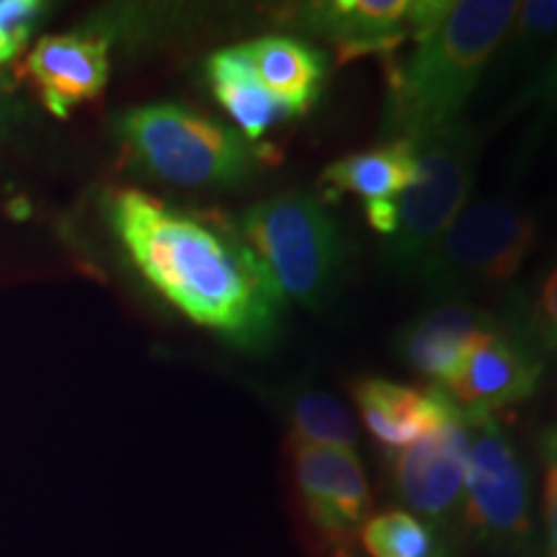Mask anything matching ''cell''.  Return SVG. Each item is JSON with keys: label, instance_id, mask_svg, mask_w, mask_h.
I'll return each instance as SVG.
<instances>
[{"label": "cell", "instance_id": "1", "mask_svg": "<svg viewBox=\"0 0 557 557\" xmlns=\"http://www.w3.org/2000/svg\"><path fill=\"white\" fill-rule=\"evenodd\" d=\"M107 220L132 267L181 315L243 348L274 341L284 297L238 227L139 189L109 191Z\"/></svg>", "mask_w": 557, "mask_h": 557}, {"label": "cell", "instance_id": "2", "mask_svg": "<svg viewBox=\"0 0 557 557\" xmlns=\"http://www.w3.org/2000/svg\"><path fill=\"white\" fill-rule=\"evenodd\" d=\"M519 3L462 0L413 41V52L387 65L385 139H418L462 122L470 96L504 45Z\"/></svg>", "mask_w": 557, "mask_h": 557}, {"label": "cell", "instance_id": "3", "mask_svg": "<svg viewBox=\"0 0 557 557\" xmlns=\"http://www.w3.org/2000/svg\"><path fill=\"white\" fill-rule=\"evenodd\" d=\"M114 132L132 163L181 189H233L256 171V156L238 132L181 103L122 111Z\"/></svg>", "mask_w": 557, "mask_h": 557}, {"label": "cell", "instance_id": "4", "mask_svg": "<svg viewBox=\"0 0 557 557\" xmlns=\"http://www.w3.org/2000/svg\"><path fill=\"white\" fill-rule=\"evenodd\" d=\"M238 233L263 263L284 302L320 310L336 297L344 243L323 201L305 191H284L248 207Z\"/></svg>", "mask_w": 557, "mask_h": 557}, {"label": "cell", "instance_id": "5", "mask_svg": "<svg viewBox=\"0 0 557 557\" xmlns=\"http://www.w3.org/2000/svg\"><path fill=\"white\" fill-rule=\"evenodd\" d=\"M540 240V222L508 199L465 207L426 250L413 276L431 302H451L511 282Z\"/></svg>", "mask_w": 557, "mask_h": 557}, {"label": "cell", "instance_id": "6", "mask_svg": "<svg viewBox=\"0 0 557 557\" xmlns=\"http://www.w3.org/2000/svg\"><path fill=\"white\" fill-rule=\"evenodd\" d=\"M465 532L493 557H540L532 483L513 436L498 416H465Z\"/></svg>", "mask_w": 557, "mask_h": 557}, {"label": "cell", "instance_id": "7", "mask_svg": "<svg viewBox=\"0 0 557 557\" xmlns=\"http://www.w3.org/2000/svg\"><path fill=\"white\" fill-rule=\"evenodd\" d=\"M418 171L413 184L395 199V230L382 240L393 269L413 274L426 250L451 220L468 207L480 160V135L468 122L416 143Z\"/></svg>", "mask_w": 557, "mask_h": 557}, {"label": "cell", "instance_id": "8", "mask_svg": "<svg viewBox=\"0 0 557 557\" xmlns=\"http://www.w3.org/2000/svg\"><path fill=\"white\" fill-rule=\"evenodd\" d=\"M389 487L408 513L421 519L449 555L459 557L465 532L468 423L462 410L410 447L387 451Z\"/></svg>", "mask_w": 557, "mask_h": 557}, {"label": "cell", "instance_id": "9", "mask_svg": "<svg viewBox=\"0 0 557 557\" xmlns=\"http://www.w3.org/2000/svg\"><path fill=\"white\" fill-rule=\"evenodd\" d=\"M292 472L315 557H357L372 491L354 449L292 442Z\"/></svg>", "mask_w": 557, "mask_h": 557}, {"label": "cell", "instance_id": "10", "mask_svg": "<svg viewBox=\"0 0 557 557\" xmlns=\"http://www.w3.org/2000/svg\"><path fill=\"white\" fill-rule=\"evenodd\" d=\"M447 9L444 0H329L297 5L292 21L310 37L331 41L341 62H351L364 54H395Z\"/></svg>", "mask_w": 557, "mask_h": 557}, {"label": "cell", "instance_id": "11", "mask_svg": "<svg viewBox=\"0 0 557 557\" xmlns=\"http://www.w3.org/2000/svg\"><path fill=\"white\" fill-rule=\"evenodd\" d=\"M542 372L545 364L540 354L511 323L498 320L442 393H447L465 416H496L500 408L532 398Z\"/></svg>", "mask_w": 557, "mask_h": 557}, {"label": "cell", "instance_id": "12", "mask_svg": "<svg viewBox=\"0 0 557 557\" xmlns=\"http://www.w3.org/2000/svg\"><path fill=\"white\" fill-rule=\"evenodd\" d=\"M496 323L498 318L465 299L434 302L398 331L395 354L403 364L426 377L429 387L447 389L472 348Z\"/></svg>", "mask_w": 557, "mask_h": 557}, {"label": "cell", "instance_id": "13", "mask_svg": "<svg viewBox=\"0 0 557 557\" xmlns=\"http://www.w3.org/2000/svg\"><path fill=\"white\" fill-rule=\"evenodd\" d=\"M26 78L54 116L94 101L107 88L111 62L103 32H70L41 37L24 62Z\"/></svg>", "mask_w": 557, "mask_h": 557}, {"label": "cell", "instance_id": "14", "mask_svg": "<svg viewBox=\"0 0 557 557\" xmlns=\"http://www.w3.org/2000/svg\"><path fill=\"white\" fill-rule=\"evenodd\" d=\"M351 398L369 434L385 451L410 447L457 410L438 387L423 389L382 377L354 380Z\"/></svg>", "mask_w": 557, "mask_h": 557}, {"label": "cell", "instance_id": "15", "mask_svg": "<svg viewBox=\"0 0 557 557\" xmlns=\"http://www.w3.org/2000/svg\"><path fill=\"white\" fill-rule=\"evenodd\" d=\"M240 52L289 116H302L315 107L325 81V58L308 41L267 34L240 45Z\"/></svg>", "mask_w": 557, "mask_h": 557}, {"label": "cell", "instance_id": "16", "mask_svg": "<svg viewBox=\"0 0 557 557\" xmlns=\"http://www.w3.org/2000/svg\"><path fill=\"white\" fill-rule=\"evenodd\" d=\"M418 171L416 143L410 139H387L377 148L348 152L325 165L320 184L329 199H341L346 194L367 201L398 199L413 184Z\"/></svg>", "mask_w": 557, "mask_h": 557}, {"label": "cell", "instance_id": "17", "mask_svg": "<svg viewBox=\"0 0 557 557\" xmlns=\"http://www.w3.org/2000/svg\"><path fill=\"white\" fill-rule=\"evenodd\" d=\"M207 78L214 99L227 111L230 120L238 124L246 143H259L278 120L289 116L250 67L240 47L214 52L207 60Z\"/></svg>", "mask_w": 557, "mask_h": 557}, {"label": "cell", "instance_id": "18", "mask_svg": "<svg viewBox=\"0 0 557 557\" xmlns=\"http://www.w3.org/2000/svg\"><path fill=\"white\" fill-rule=\"evenodd\" d=\"M292 442L315 447L354 449L359 438L357 418L344 403L323 389H299L287 403Z\"/></svg>", "mask_w": 557, "mask_h": 557}, {"label": "cell", "instance_id": "19", "mask_svg": "<svg viewBox=\"0 0 557 557\" xmlns=\"http://www.w3.org/2000/svg\"><path fill=\"white\" fill-rule=\"evenodd\" d=\"M359 545L369 557H455L421 519L403 508L369 517Z\"/></svg>", "mask_w": 557, "mask_h": 557}, {"label": "cell", "instance_id": "20", "mask_svg": "<svg viewBox=\"0 0 557 557\" xmlns=\"http://www.w3.org/2000/svg\"><path fill=\"white\" fill-rule=\"evenodd\" d=\"M553 37H557V0H527V3H519L517 16L508 26V34L504 45L498 47L493 65H508V62L524 60L527 52L537 50L540 45H545Z\"/></svg>", "mask_w": 557, "mask_h": 557}, {"label": "cell", "instance_id": "21", "mask_svg": "<svg viewBox=\"0 0 557 557\" xmlns=\"http://www.w3.org/2000/svg\"><path fill=\"white\" fill-rule=\"evenodd\" d=\"M540 357L557 359V263L524 305V320L511 323Z\"/></svg>", "mask_w": 557, "mask_h": 557}, {"label": "cell", "instance_id": "22", "mask_svg": "<svg viewBox=\"0 0 557 557\" xmlns=\"http://www.w3.org/2000/svg\"><path fill=\"white\" fill-rule=\"evenodd\" d=\"M45 13L37 0H0V65L16 58Z\"/></svg>", "mask_w": 557, "mask_h": 557}, {"label": "cell", "instance_id": "23", "mask_svg": "<svg viewBox=\"0 0 557 557\" xmlns=\"http://www.w3.org/2000/svg\"><path fill=\"white\" fill-rule=\"evenodd\" d=\"M540 457L545 470V521L547 553L557 557V421L540 434Z\"/></svg>", "mask_w": 557, "mask_h": 557}, {"label": "cell", "instance_id": "24", "mask_svg": "<svg viewBox=\"0 0 557 557\" xmlns=\"http://www.w3.org/2000/svg\"><path fill=\"white\" fill-rule=\"evenodd\" d=\"M529 101H540L545 103V107H557V50L553 58L547 60L537 83L529 88Z\"/></svg>", "mask_w": 557, "mask_h": 557}, {"label": "cell", "instance_id": "25", "mask_svg": "<svg viewBox=\"0 0 557 557\" xmlns=\"http://www.w3.org/2000/svg\"><path fill=\"white\" fill-rule=\"evenodd\" d=\"M18 116V107L16 101H13V96L5 90L3 83H0V132L9 129L13 122H16Z\"/></svg>", "mask_w": 557, "mask_h": 557}]
</instances>
